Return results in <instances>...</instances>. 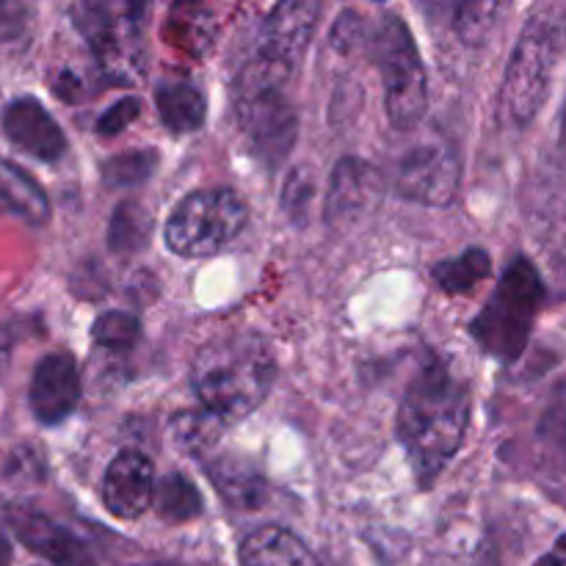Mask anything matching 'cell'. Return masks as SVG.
<instances>
[{
	"instance_id": "18",
	"label": "cell",
	"mask_w": 566,
	"mask_h": 566,
	"mask_svg": "<svg viewBox=\"0 0 566 566\" xmlns=\"http://www.w3.org/2000/svg\"><path fill=\"white\" fill-rule=\"evenodd\" d=\"M376 186V171L368 164L357 158H346L337 164L335 175H332L329 186V213L343 216L359 210L363 205H368V199L374 197Z\"/></svg>"
},
{
	"instance_id": "15",
	"label": "cell",
	"mask_w": 566,
	"mask_h": 566,
	"mask_svg": "<svg viewBox=\"0 0 566 566\" xmlns=\"http://www.w3.org/2000/svg\"><path fill=\"white\" fill-rule=\"evenodd\" d=\"M243 566H318L296 534L280 525H263L241 542Z\"/></svg>"
},
{
	"instance_id": "21",
	"label": "cell",
	"mask_w": 566,
	"mask_h": 566,
	"mask_svg": "<svg viewBox=\"0 0 566 566\" xmlns=\"http://www.w3.org/2000/svg\"><path fill=\"white\" fill-rule=\"evenodd\" d=\"M149 238V216L138 205H122L111 219L108 241L116 252H138Z\"/></svg>"
},
{
	"instance_id": "28",
	"label": "cell",
	"mask_w": 566,
	"mask_h": 566,
	"mask_svg": "<svg viewBox=\"0 0 566 566\" xmlns=\"http://www.w3.org/2000/svg\"><path fill=\"white\" fill-rule=\"evenodd\" d=\"M9 359H11V332L0 329V379H3L6 368H9Z\"/></svg>"
},
{
	"instance_id": "1",
	"label": "cell",
	"mask_w": 566,
	"mask_h": 566,
	"mask_svg": "<svg viewBox=\"0 0 566 566\" xmlns=\"http://www.w3.org/2000/svg\"><path fill=\"white\" fill-rule=\"evenodd\" d=\"M470 423L468 387L431 359L412 379L398 409V440L412 462L415 475L429 486L462 448Z\"/></svg>"
},
{
	"instance_id": "23",
	"label": "cell",
	"mask_w": 566,
	"mask_h": 566,
	"mask_svg": "<svg viewBox=\"0 0 566 566\" xmlns=\"http://www.w3.org/2000/svg\"><path fill=\"white\" fill-rule=\"evenodd\" d=\"M155 169V153L136 149V153H122L105 166V182L114 188H130L147 180Z\"/></svg>"
},
{
	"instance_id": "13",
	"label": "cell",
	"mask_w": 566,
	"mask_h": 566,
	"mask_svg": "<svg viewBox=\"0 0 566 566\" xmlns=\"http://www.w3.org/2000/svg\"><path fill=\"white\" fill-rule=\"evenodd\" d=\"M3 133L17 149L31 158L53 164L66 153V136L39 99L17 97L3 111Z\"/></svg>"
},
{
	"instance_id": "19",
	"label": "cell",
	"mask_w": 566,
	"mask_h": 566,
	"mask_svg": "<svg viewBox=\"0 0 566 566\" xmlns=\"http://www.w3.org/2000/svg\"><path fill=\"white\" fill-rule=\"evenodd\" d=\"M490 276V254L484 249H468L459 258L434 265V280L448 293H468Z\"/></svg>"
},
{
	"instance_id": "27",
	"label": "cell",
	"mask_w": 566,
	"mask_h": 566,
	"mask_svg": "<svg viewBox=\"0 0 566 566\" xmlns=\"http://www.w3.org/2000/svg\"><path fill=\"white\" fill-rule=\"evenodd\" d=\"M495 11L497 6H464V9L459 11V31H462V36L470 39V42L484 36L486 28L492 25L490 17L495 14Z\"/></svg>"
},
{
	"instance_id": "25",
	"label": "cell",
	"mask_w": 566,
	"mask_h": 566,
	"mask_svg": "<svg viewBox=\"0 0 566 566\" xmlns=\"http://www.w3.org/2000/svg\"><path fill=\"white\" fill-rule=\"evenodd\" d=\"M310 197H313V175L307 169L291 171L285 188H282V205H285L287 213L302 216L307 210Z\"/></svg>"
},
{
	"instance_id": "6",
	"label": "cell",
	"mask_w": 566,
	"mask_h": 566,
	"mask_svg": "<svg viewBox=\"0 0 566 566\" xmlns=\"http://www.w3.org/2000/svg\"><path fill=\"white\" fill-rule=\"evenodd\" d=\"M376 59L385 81V105L390 125L398 130H412L429 105L426 70L418 44L401 17H390L376 36Z\"/></svg>"
},
{
	"instance_id": "24",
	"label": "cell",
	"mask_w": 566,
	"mask_h": 566,
	"mask_svg": "<svg viewBox=\"0 0 566 566\" xmlns=\"http://www.w3.org/2000/svg\"><path fill=\"white\" fill-rule=\"evenodd\" d=\"M210 479L216 481V486H221V492H224L232 503L252 506V503L260 501V490H263V484H260V479L249 475L247 470L238 468V475H230L224 468L210 470Z\"/></svg>"
},
{
	"instance_id": "31",
	"label": "cell",
	"mask_w": 566,
	"mask_h": 566,
	"mask_svg": "<svg viewBox=\"0 0 566 566\" xmlns=\"http://www.w3.org/2000/svg\"><path fill=\"white\" fill-rule=\"evenodd\" d=\"M147 566H175V564H147Z\"/></svg>"
},
{
	"instance_id": "7",
	"label": "cell",
	"mask_w": 566,
	"mask_h": 566,
	"mask_svg": "<svg viewBox=\"0 0 566 566\" xmlns=\"http://www.w3.org/2000/svg\"><path fill=\"white\" fill-rule=\"evenodd\" d=\"M142 6H75L72 17L83 36L92 42L99 66L111 81H136L142 72V42L138 20Z\"/></svg>"
},
{
	"instance_id": "8",
	"label": "cell",
	"mask_w": 566,
	"mask_h": 566,
	"mask_svg": "<svg viewBox=\"0 0 566 566\" xmlns=\"http://www.w3.org/2000/svg\"><path fill=\"white\" fill-rule=\"evenodd\" d=\"M462 160L446 138H429L401 155L396 166V191L409 202L448 205L459 193Z\"/></svg>"
},
{
	"instance_id": "2",
	"label": "cell",
	"mask_w": 566,
	"mask_h": 566,
	"mask_svg": "<svg viewBox=\"0 0 566 566\" xmlns=\"http://www.w3.org/2000/svg\"><path fill=\"white\" fill-rule=\"evenodd\" d=\"M276 363L269 343L254 332H227L199 348L193 390L210 418L235 423L269 398Z\"/></svg>"
},
{
	"instance_id": "17",
	"label": "cell",
	"mask_w": 566,
	"mask_h": 566,
	"mask_svg": "<svg viewBox=\"0 0 566 566\" xmlns=\"http://www.w3.org/2000/svg\"><path fill=\"white\" fill-rule=\"evenodd\" d=\"M155 103H158L160 119L177 136H186L202 127L205 122V94L199 92L193 83L186 81H164L155 94Z\"/></svg>"
},
{
	"instance_id": "4",
	"label": "cell",
	"mask_w": 566,
	"mask_h": 566,
	"mask_svg": "<svg viewBox=\"0 0 566 566\" xmlns=\"http://www.w3.org/2000/svg\"><path fill=\"white\" fill-rule=\"evenodd\" d=\"M542 302H545V282L539 271L531 260L517 258L501 276L470 332L486 354L503 363H514L528 346Z\"/></svg>"
},
{
	"instance_id": "26",
	"label": "cell",
	"mask_w": 566,
	"mask_h": 566,
	"mask_svg": "<svg viewBox=\"0 0 566 566\" xmlns=\"http://www.w3.org/2000/svg\"><path fill=\"white\" fill-rule=\"evenodd\" d=\"M138 111H142V99L136 97L119 99V103H114L103 116H99L97 133L99 136H116V133L125 130L130 122L138 119Z\"/></svg>"
},
{
	"instance_id": "11",
	"label": "cell",
	"mask_w": 566,
	"mask_h": 566,
	"mask_svg": "<svg viewBox=\"0 0 566 566\" xmlns=\"http://www.w3.org/2000/svg\"><path fill=\"white\" fill-rule=\"evenodd\" d=\"M81 370L77 363L64 352L48 354L36 363L31 376V390H28V403H31L33 418L42 426H59L75 412L81 403Z\"/></svg>"
},
{
	"instance_id": "29",
	"label": "cell",
	"mask_w": 566,
	"mask_h": 566,
	"mask_svg": "<svg viewBox=\"0 0 566 566\" xmlns=\"http://www.w3.org/2000/svg\"><path fill=\"white\" fill-rule=\"evenodd\" d=\"M22 9H17V6H3L0 3V36H6V33H11L9 28H6V20L9 22H20L17 20V14H20Z\"/></svg>"
},
{
	"instance_id": "3",
	"label": "cell",
	"mask_w": 566,
	"mask_h": 566,
	"mask_svg": "<svg viewBox=\"0 0 566 566\" xmlns=\"http://www.w3.org/2000/svg\"><path fill=\"white\" fill-rule=\"evenodd\" d=\"M566 53V6H545L525 22L503 77V108L514 125H528L545 105Z\"/></svg>"
},
{
	"instance_id": "9",
	"label": "cell",
	"mask_w": 566,
	"mask_h": 566,
	"mask_svg": "<svg viewBox=\"0 0 566 566\" xmlns=\"http://www.w3.org/2000/svg\"><path fill=\"white\" fill-rule=\"evenodd\" d=\"M318 3H282L265 17L260 44L249 64L263 66L274 75L291 81L296 66L302 64L307 44L318 25Z\"/></svg>"
},
{
	"instance_id": "10",
	"label": "cell",
	"mask_w": 566,
	"mask_h": 566,
	"mask_svg": "<svg viewBox=\"0 0 566 566\" xmlns=\"http://www.w3.org/2000/svg\"><path fill=\"white\" fill-rule=\"evenodd\" d=\"M238 122L252 142L254 153L271 166L291 153L296 142V114L285 88H254L235 92Z\"/></svg>"
},
{
	"instance_id": "30",
	"label": "cell",
	"mask_w": 566,
	"mask_h": 566,
	"mask_svg": "<svg viewBox=\"0 0 566 566\" xmlns=\"http://www.w3.org/2000/svg\"><path fill=\"white\" fill-rule=\"evenodd\" d=\"M0 566H6V545H3V539H0Z\"/></svg>"
},
{
	"instance_id": "5",
	"label": "cell",
	"mask_w": 566,
	"mask_h": 566,
	"mask_svg": "<svg viewBox=\"0 0 566 566\" xmlns=\"http://www.w3.org/2000/svg\"><path fill=\"white\" fill-rule=\"evenodd\" d=\"M247 219L241 193L230 188L193 191L171 210L164 230L166 247L180 258H210L241 235Z\"/></svg>"
},
{
	"instance_id": "22",
	"label": "cell",
	"mask_w": 566,
	"mask_h": 566,
	"mask_svg": "<svg viewBox=\"0 0 566 566\" xmlns=\"http://www.w3.org/2000/svg\"><path fill=\"white\" fill-rule=\"evenodd\" d=\"M142 335V324L130 313H105L94 324L92 337L99 348L108 352H130Z\"/></svg>"
},
{
	"instance_id": "20",
	"label": "cell",
	"mask_w": 566,
	"mask_h": 566,
	"mask_svg": "<svg viewBox=\"0 0 566 566\" xmlns=\"http://www.w3.org/2000/svg\"><path fill=\"white\" fill-rule=\"evenodd\" d=\"M155 506H158L160 517H166L169 523H186V520L197 517L199 506V492L193 490V484L182 475H166L158 484V495H155Z\"/></svg>"
},
{
	"instance_id": "14",
	"label": "cell",
	"mask_w": 566,
	"mask_h": 566,
	"mask_svg": "<svg viewBox=\"0 0 566 566\" xmlns=\"http://www.w3.org/2000/svg\"><path fill=\"white\" fill-rule=\"evenodd\" d=\"M6 520H9L11 531H14L22 545L31 547L36 556L48 558L53 566H97L94 558L88 556L86 545L75 534L44 517L36 509L9 506Z\"/></svg>"
},
{
	"instance_id": "16",
	"label": "cell",
	"mask_w": 566,
	"mask_h": 566,
	"mask_svg": "<svg viewBox=\"0 0 566 566\" xmlns=\"http://www.w3.org/2000/svg\"><path fill=\"white\" fill-rule=\"evenodd\" d=\"M0 213H11L28 224H44L50 219L48 193L20 166L0 158Z\"/></svg>"
},
{
	"instance_id": "12",
	"label": "cell",
	"mask_w": 566,
	"mask_h": 566,
	"mask_svg": "<svg viewBox=\"0 0 566 566\" xmlns=\"http://www.w3.org/2000/svg\"><path fill=\"white\" fill-rule=\"evenodd\" d=\"M158 495L155 468L142 451H122L103 479V503L116 520H138Z\"/></svg>"
}]
</instances>
